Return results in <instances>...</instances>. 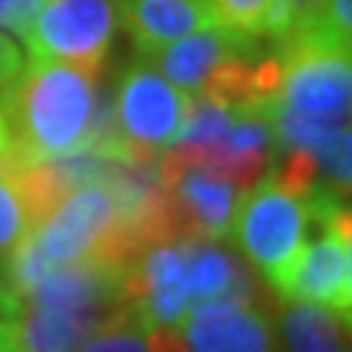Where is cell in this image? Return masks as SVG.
<instances>
[{
  "label": "cell",
  "mask_w": 352,
  "mask_h": 352,
  "mask_svg": "<svg viewBox=\"0 0 352 352\" xmlns=\"http://www.w3.org/2000/svg\"><path fill=\"white\" fill-rule=\"evenodd\" d=\"M9 162H50L97 150L126 159L112 129V103L100 100V71L30 59L0 94Z\"/></svg>",
  "instance_id": "cell-1"
},
{
  "label": "cell",
  "mask_w": 352,
  "mask_h": 352,
  "mask_svg": "<svg viewBox=\"0 0 352 352\" xmlns=\"http://www.w3.org/2000/svg\"><path fill=\"white\" fill-rule=\"evenodd\" d=\"M126 264L91 258L53 267L24 296L18 320L24 352H74L126 300Z\"/></svg>",
  "instance_id": "cell-2"
},
{
  "label": "cell",
  "mask_w": 352,
  "mask_h": 352,
  "mask_svg": "<svg viewBox=\"0 0 352 352\" xmlns=\"http://www.w3.org/2000/svg\"><path fill=\"white\" fill-rule=\"evenodd\" d=\"M344 208L346 200L335 194L323 188L311 194L291 191L267 170L241 194L229 238L250 267L270 282L311 241V232H320V226Z\"/></svg>",
  "instance_id": "cell-3"
},
{
  "label": "cell",
  "mask_w": 352,
  "mask_h": 352,
  "mask_svg": "<svg viewBox=\"0 0 352 352\" xmlns=\"http://www.w3.org/2000/svg\"><path fill=\"white\" fill-rule=\"evenodd\" d=\"M32 238L53 267L91 258L126 264L132 258L129 223L124 203H120L112 179L106 176V164L100 176L71 185L44 212V217L32 229Z\"/></svg>",
  "instance_id": "cell-4"
},
{
  "label": "cell",
  "mask_w": 352,
  "mask_h": 352,
  "mask_svg": "<svg viewBox=\"0 0 352 352\" xmlns=\"http://www.w3.org/2000/svg\"><path fill=\"white\" fill-rule=\"evenodd\" d=\"M282 59L276 103L305 118L349 120L352 56L349 44H338L314 30L296 27L273 38Z\"/></svg>",
  "instance_id": "cell-5"
},
{
  "label": "cell",
  "mask_w": 352,
  "mask_h": 352,
  "mask_svg": "<svg viewBox=\"0 0 352 352\" xmlns=\"http://www.w3.org/2000/svg\"><path fill=\"white\" fill-rule=\"evenodd\" d=\"M188 94L176 88L150 59H132L118 76L112 97V129L126 159L156 162L182 129Z\"/></svg>",
  "instance_id": "cell-6"
},
{
  "label": "cell",
  "mask_w": 352,
  "mask_h": 352,
  "mask_svg": "<svg viewBox=\"0 0 352 352\" xmlns=\"http://www.w3.org/2000/svg\"><path fill=\"white\" fill-rule=\"evenodd\" d=\"M124 0H50L21 36L30 59L103 71L120 32Z\"/></svg>",
  "instance_id": "cell-7"
},
{
  "label": "cell",
  "mask_w": 352,
  "mask_h": 352,
  "mask_svg": "<svg viewBox=\"0 0 352 352\" xmlns=\"http://www.w3.org/2000/svg\"><path fill=\"white\" fill-rule=\"evenodd\" d=\"M159 173L173 232L179 238L226 241L244 188L229 173L185 153L164 150Z\"/></svg>",
  "instance_id": "cell-8"
},
{
  "label": "cell",
  "mask_w": 352,
  "mask_h": 352,
  "mask_svg": "<svg viewBox=\"0 0 352 352\" xmlns=\"http://www.w3.org/2000/svg\"><path fill=\"white\" fill-rule=\"evenodd\" d=\"M285 302H317L349 314L352 308V220L349 208L320 226L294 261L270 282Z\"/></svg>",
  "instance_id": "cell-9"
},
{
  "label": "cell",
  "mask_w": 352,
  "mask_h": 352,
  "mask_svg": "<svg viewBox=\"0 0 352 352\" xmlns=\"http://www.w3.org/2000/svg\"><path fill=\"white\" fill-rule=\"evenodd\" d=\"M126 300L156 329H182L191 311L188 241L159 238L126 261Z\"/></svg>",
  "instance_id": "cell-10"
},
{
  "label": "cell",
  "mask_w": 352,
  "mask_h": 352,
  "mask_svg": "<svg viewBox=\"0 0 352 352\" xmlns=\"http://www.w3.org/2000/svg\"><path fill=\"white\" fill-rule=\"evenodd\" d=\"M179 332L188 352H282L267 302H197Z\"/></svg>",
  "instance_id": "cell-11"
},
{
  "label": "cell",
  "mask_w": 352,
  "mask_h": 352,
  "mask_svg": "<svg viewBox=\"0 0 352 352\" xmlns=\"http://www.w3.org/2000/svg\"><path fill=\"white\" fill-rule=\"evenodd\" d=\"M252 38L256 36L212 24V27H203L191 32V36L168 44V47H162L156 53H150L144 59L156 65L176 88H182L188 97H194L220 71V65L229 56H235L241 47H247Z\"/></svg>",
  "instance_id": "cell-12"
},
{
  "label": "cell",
  "mask_w": 352,
  "mask_h": 352,
  "mask_svg": "<svg viewBox=\"0 0 352 352\" xmlns=\"http://www.w3.org/2000/svg\"><path fill=\"white\" fill-rule=\"evenodd\" d=\"M188 241V296L191 305L212 300H241V302H264L247 261L229 250L223 241L208 238H185Z\"/></svg>",
  "instance_id": "cell-13"
},
{
  "label": "cell",
  "mask_w": 352,
  "mask_h": 352,
  "mask_svg": "<svg viewBox=\"0 0 352 352\" xmlns=\"http://www.w3.org/2000/svg\"><path fill=\"white\" fill-rule=\"evenodd\" d=\"M212 24L206 0H124L120 9V27L132 36L138 56H150Z\"/></svg>",
  "instance_id": "cell-14"
},
{
  "label": "cell",
  "mask_w": 352,
  "mask_h": 352,
  "mask_svg": "<svg viewBox=\"0 0 352 352\" xmlns=\"http://www.w3.org/2000/svg\"><path fill=\"white\" fill-rule=\"evenodd\" d=\"M349 314L317 302H288L276 317L282 352H344Z\"/></svg>",
  "instance_id": "cell-15"
},
{
  "label": "cell",
  "mask_w": 352,
  "mask_h": 352,
  "mask_svg": "<svg viewBox=\"0 0 352 352\" xmlns=\"http://www.w3.org/2000/svg\"><path fill=\"white\" fill-rule=\"evenodd\" d=\"M206 3L217 27L261 38H279L288 30L282 0H206Z\"/></svg>",
  "instance_id": "cell-16"
},
{
  "label": "cell",
  "mask_w": 352,
  "mask_h": 352,
  "mask_svg": "<svg viewBox=\"0 0 352 352\" xmlns=\"http://www.w3.org/2000/svg\"><path fill=\"white\" fill-rule=\"evenodd\" d=\"M36 223L38 214L24 182L18 179L12 164L3 162L0 164V258H6L15 247L24 244Z\"/></svg>",
  "instance_id": "cell-17"
},
{
  "label": "cell",
  "mask_w": 352,
  "mask_h": 352,
  "mask_svg": "<svg viewBox=\"0 0 352 352\" xmlns=\"http://www.w3.org/2000/svg\"><path fill=\"white\" fill-rule=\"evenodd\" d=\"M74 352H156L153 326L132 305H124L97 326Z\"/></svg>",
  "instance_id": "cell-18"
},
{
  "label": "cell",
  "mask_w": 352,
  "mask_h": 352,
  "mask_svg": "<svg viewBox=\"0 0 352 352\" xmlns=\"http://www.w3.org/2000/svg\"><path fill=\"white\" fill-rule=\"evenodd\" d=\"M47 3L50 0H0V30H12L15 36H24Z\"/></svg>",
  "instance_id": "cell-19"
},
{
  "label": "cell",
  "mask_w": 352,
  "mask_h": 352,
  "mask_svg": "<svg viewBox=\"0 0 352 352\" xmlns=\"http://www.w3.org/2000/svg\"><path fill=\"white\" fill-rule=\"evenodd\" d=\"M24 65H27V56L21 50V44L12 41L6 30H0V94L15 82V76L24 71Z\"/></svg>",
  "instance_id": "cell-20"
},
{
  "label": "cell",
  "mask_w": 352,
  "mask_h": 352,
  "mask_svg": "<svg viewBox=\"0 0 352 352\" xmlns=\"http://www.w3.org/2000/svg\"><path fill=\"white\" fill-rule=\"evenodd\" d=\"M282 3H285V15H288V30H294V27L305 24V21L314 15L317 9H320L323 0H282ZM288 30H285V32H288Z\"/></svg>",
  "instance_id": "cell-21"
},
{
  "label": "cell",
  "mask_w": 352,
  "mask_h": 352,
  "mask_svg": "<svg viewBox=\"0 0 352 352\" xmlns=\"http://www.w3.org/2000/svg\"><path fill=\"white\" fill-rule=\"evenodd\" d=\"M21 314H24V296L0 279V320H21Z\"/></svg>",
  "instance_id": "cell-22"
},
{
  "label": "cell",
  "mask_w": 352,
  "mask_h": 352,
  "mask_svg": "<svg viewBox=\"0 0 352 352\" xmlns=\"http://www.w3.org/2000/svg\"><path fill=\"white\" fill-rule=\"evenodd\" d=\"M0 352H24L18 320H0Z\"/></svg>",
  "instance_id": "cell-23"
},
{
  "label": "cell",
  "mask_w": 352,
  "mask_h": 352,
  "mask_svg": "<svg viewBox=\"0 0 352 352\" xmlns=\"http://www.w3.org/2000/svg\"><path fill=\"white\" fill-rule=\"evenodd\" d=\"M9 162V132H6V120H3V109H0V164Z\"/></svg>",
  "instance_id": "cell-24"
}]
</instances>
